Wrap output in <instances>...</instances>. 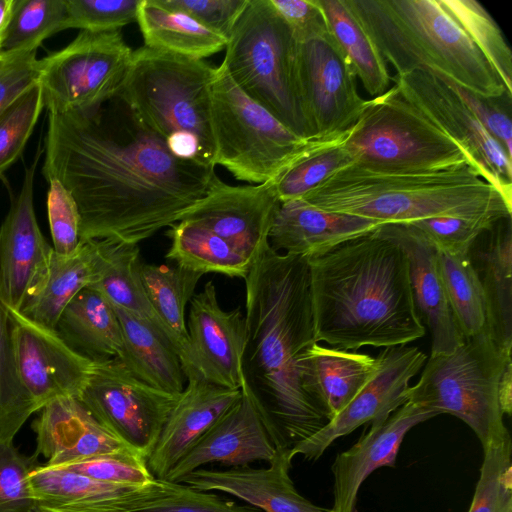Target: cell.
<instances>
[{"label":"cell","mask_w":512,"mask_h":512,"mask_svg":"<svg viewBox=\"0 0 512 512\" xmlns=\"http://www.w3.org/2000/svg\"><path fill=\"white\" fill-rule=\"evenodd\" d=\"M110 111L48 113L42 174L56 178L80 215V240L137 244L207 192L210 167L174 154L117 97Z\"/></svg>","instance_id":"1"},{"label":"cell","mask_w":512,"mask_h":512,"mask_svg":"<svg viewBox=\"0 0 512 512\" xmlns=\"http://www.w3.org/2000/svg\"><path fill=\"white\" fill-rule=\"evenodd\" d=\"M244 368L276 448L293 449L329 420L301 387L297 361L315 341L308 258L269 247L246 276Z\"/></svg>","instance_id":"2"},{"label":"cell","mask_w":512,"mask_h":512,"mask_svg":"<svg viewBox=\"0 0 512 512\" xmlns=\"http://www.w3.org/2000/svg\"><path fill=\"white\" fill-rule=\"evenodd\" d=\"M308 265L316 342L350 351L406 345L425 335L407 257L377 230L308 258Z\"/></svg>","instance_id":"3"},{"label":"cell","mask_w":512,"mask_h":512,"mask_svg":"<svg viewBox=\"0 0 512 512\" xmlns=\"http://www.w3.org/2000/svg\"><path fill=\"white\" fill-rule=\"evenodd\" d=\"M301 199L381 223L457 217L495 225L512 213V203L469 163L434 171H386L352 163Z\"/></svg>","instance_id":"4"},{"label":"cell","mask_w":512,"mask_h":512,"mask_svg":"<svg viewBox=\"0 0 512 512\" xmlns=\"http://www.w3.org/2000/svg\"><path fill=\"white\" fill-rule=\"evenodd\" d=\"M345 2L396 75L427 69L483 97H512L441 0Z\"/></svg>","instance_id":"5"},{"label":"cell","mask_w":512,"mask_h":512,"mask_svg":"<svg viewBox=\"0 0 512 512\" xmlns=\"http://www.w3.org/2000/svg\"><path fill=\"white\" fill-rule=\"evenodd\" d=\"M215 67L143 46L117 95L177 156L214 167L211 91Z\"/></svg>","instance_id":"6"},{"label":"cell","mask_w":512,"mask_h":512,"mask_svg":"<svg viewBox=\"0 0 512 512\" xmlns=\"http://www.w3.org/2000/svg\"><path fill=\"white\" fill-rule=\"evenodd\" d=\"M211 96L214 164L248 183L275 180L298 160L344 140L349 132L314 139L299 137L247 97L222 64L216 67Z\"/></svg>","instance_id":"7"},{"label":"cell","mask_w":512,"mask_h":512,"mask_svg":"<svg viewBox=\"0 0 512 512\" xmlns=\"http://www.w3.org/2000/svg\"><path fill=\"white\" fill-rule=\"evenodd\" d=\"M511 359L488 332L465 338L449 354L430 355L407 402L424 410L451 414L467 424L483 451L511 439L504 424L498 386Z\"/></svg>","instance_id":"8"},{"label":"cell","mask_w":512,"mask_h":512,"mask_svg":"<svg viewBox=\"0 0 512 512\" xmlns=\"http://www.w3.org/2000/svg\"><path fill=\"white\" fill-rule=\"evenodd\" d=\"M296 45L270 0H249L227 38L222 65L247 97L299 137L312 139L298 93Z\"/></svg>","instance_id":"9"},{"label":"cell","mask_w":512,"mask_h":512,"mask_svg":"<svg viewBox=\"0 0 512 512\" xmlns=\"http://www.w3.org/2000/svg\"><path fill=\"white\" fill-rule=\"evenodd\" d=\"M344 147L354 163L386 171H434L470 163L463 149L393 85L368 99Z\"/></svg>","instance_id":"10"},{"label":"cell","mask_w":512,"mask_h":512,"mask_svg":"<svg viewBox=\"0 0 512 512\" xmlns=\"http://www.w3.org/2000/svg\"><path fill=\"white\" fill-rule=\"evenodd\" d=\"M133 52L120 30H81L67 46L38 59L44 108L48 113H96L117 97Z\"/></svg>","instance_id":"11"},{"label":"cell","mask_w":512,"mask_h":512,"mask_svg":"<svg viewBox=\"0 0 512 512\" xmlns=\"http://www.w3.org/2000/svg\"><path fill=\"white\" fill-rule=\"evenodd\" d=\"M179 395L147 385L114 358L94 361L77 399L100 425L147 460Z\"/></svg>","instance_id":"12"},{"label":"cell","mask_w":512,"mask_h":512,"mask_svg":"<svg viewBox=\"0 0 512 512\" xmlns=\"http://www.w3.org/2000/svg\"><path fill=\"white\" fill-rule=\"evenodd\" d=\"M392 81L412 106L463 149L481 177L512 203V158L447 81L427 69L395 75Z\"/></svg>","instance_id":"13"},{"label":"cell","mask_w":512,"mask_h":512,"mask_svg":"<svg viewBox=\"0 0 512 512\" xmlns=\"http://www.w3.org/2000/svg\"><path fill=\"white\" fill-rule=\"evenodd\" d=\"M298 93L310 138L344 133L360 117L368 100L360 97L356 76L331 36L297 43Z\"/></svg>","instance_id":"14"},{"label":"cell","mask_w":512,"mask_h":512,"mask_svg":"<svg viewBox=\"0 0 512 512\" xmlns=\"http://www.w3.org/2000/svg\"><path fill=\"white\" fill-rule=\"evenodd\" d=\"M7 310L18 374L37 410L60 398H78L94 360L69 346L55 329Z\"/></svg>","instance_id":"15"},{"label":"cell","mask_w":512,"mask_h":512,"mask_svg":"<svg viewBox=\"0 0 512 512\" xmlns=\"http://www.w3.org/2000/svg\"><path fill=\"white\" fill-rule=\"evenodd\" d=\"M186 326L188 345L180 358L183 371L192 370L216 386L241 389L247 378L246 325L240 308L222 309L215 285L208 281L190 301Z\"/></svg>","instance_id":"16"},{"label":"cell","mask_w":512,"mask_h":512,"mask_svg":"<svg viewBox=\"0 0 512 512\" xmlns=\"http://www.w3.org/2000/svg\"><path fill=\"white\" fill-rule=\"evenodd\" d=\"M376 358L378 366L371 379L339 414L290 450L292 459L300 454L315 461L336 439L363 424L385 420L407 402L410 380L423 368L426 354L406 344L386 347Z\"/></svg>","instance_id":"17"},{"label":"cell","mask_w":512,"mask_h":512,"mask_svg":"<svg viewBox=\"0 0 512 512\" xmlns=\"http://www.w3.org/2000/svg\"><path fill=\"white\" fill-rule=\"evenodd\" d=\"M43 148L25 169L19 193L11 197L0 226V297L6 307L20 311L42 286L53 247L38 225L34 209V178Z\"/></svg>","instance_id":"18"},{"label":"cell","mask_w":512,"mask_h":512,"mask_svg":"<svg viewBox=\"0 0 512 512\" xmlns=\"http://www.w3.org/2000/svg\"><path fill=\"white\" fill-rule=\"evenodd\" d=\"M280 203L274 180L231 186L215 175L206 194L180 221L209 229L254 262L270 247L269 235Z\"/></svg>","instance_id":"19"},{"label":"cell","mask_w":512,"mask_h":512,"mask_svg":"<svg viewBox=\"0 0 512 512\" xmlns=\"http://www.w3.org/2000/svg\"><path fill=\"white\" fill-rule=\"evenodd\" d=\"M274 454L266 416L246 381L240 399L174 465L165 480L179 482L211 463L234 467L259 460L270 462Z\"/></svg>","instance_id":"20"},{"label":"cell","mask_w":512,"mask_h":512,"mask_svg":"<svg viewBox=\"0 0 512 512\" xmlns=\"http://www.w3.org/2000/svg\"><path fill=\"white\" fill-rule=\"evenodd\" d=\"M377 232L398 244L409 265V279L416 309L430 329L431 355L449 354L465 337L451 310L441 277L438 249L409 223H384Z\"/></svg>","instance_id":"21"},{"label":"cell","mask_w":512,"mask_h":512,"mask_svg":"<svg viewBox=\"0 0 512 512\" xmlns=\"http://www.w3.org/2000/svg\"><path fill=\"white\" fill-rule=\"evenodd\" d=\"M29 479L41 512H130L159 497L167 484H113L46 465H37Z\"/></svg>","instance_id":"22"},{"label":"cell","mask_w":512,"mask_h":512,"mask_svg":"<svg viewBox=\"0 0 512 512\" xmlns=\"http://www.w3.org/2000/svg\"><path fill=\"white\" fill-rule=\"evenodd\" d=\"M435 416L406 402L385 420L370 423L358 441L333 461L331 512H357L358 492L366 478L380 467H394L405 435L417 424Z\"/></svg>","instance_id":"23"},{"label":"cell","mask_w":512,"mask_h":512,"mask_svg":"<svg viewBox=\"0 0 512 512\" xmlns=\"http://www.w3.org/2000/svg\"><path fill=\"white\" fill-rule=\"evenodd\" d=\"M39 412L32 423L36 435L34 456H43L46 466L63 467L103 455L142 458L100 425L77 398L54 400Z\"/></svg>","instance_id":"24"},{"label":"cell","mask_w":512,"mask_h":512,"mask_svg":"<svg viewBox=\"0 0 512 512\" xmlns=\"http://www.w3.org/2000/svg\"><path fill=\"white\" fill-rule=\"evenodd\" d=\"M184 374L188 384L180 393L146 460L156 479L165 480L174 465L241 397V389L216 386L192 370Z\"/></svg>","instance_id":"25"},{"label":"cell","mask_w":512,"mask_h":512,"mask_svg":"<svg viewBox=\"0 0 512 512\" xmlns=\"http://www.w3.org/2000/svg\"><path fill=\"white\" fill-rule=\"evenodd\" d=\"M290 450L276 448L270 466H234L225 470L199 468L179 482L199 491H220L236 496L263 512H331L296 490L289 475Z\"/></svg>","instance_id":"26"},{"label":"cell","mask_w":512,"mask_h":512,"mask_svg":"<svg viewBox=\"0 0 512 512\" xmlns=\"http://www.w3.org/2000/svg\"><path fill=\"white\" fill-rule=\"evenodd\" d=\"M382 224L354 215L319 209L302 199L281 202L269 235L278 252L307 258L328 253L341 244L368 235Z\"/></svg>","instance_id":"27"},{"label":"cell","mask_w":512,"mask_h":512,"mask_svg":"<svg viewBox=\"0 0 512 512\" xmlns=\"http://www.w3.org/2000/svg\"><path fill=\"white\" fill-rule=\"evenodd\" d=\"M376 357L314 342L299 356L297 369L302 389L330 421L371 379Z\"/></svg>","instance_id":"28"},{"label":"cell","mask_w":512,"mask_h":512,"mask_svg":"<svg viewBox=\"0 0 512 512\" xmlns=\"http://www.w3.org/2000/svg\"><path fill=\"white\" fill-rule=\"evenodd\" d=\"M123 348L119 359L137 379L161 391L179 395L185 374L179 355L168 337L153 324L115 307Z\"/></svg>","instance_id":"29"},{"label":"cell","mask_w":512,"mask_h":512,"mask_svg":"<svg viewBox=\"0 0 512 512\" xmlns=\"http://www.w3.org/2000/svg\"><path fill=\"white\" fill-rule=\"evenodd\" d=\"M88 241L93 267L88 287L101 293L113 306L147 320L167 336L142 283L139 246L110 239Z\"/></svg>","instance_id":"30"},{"label":"cell","mask_w":512,"mask_h":512,"mask_svg":"<svg viewBox=\"0 0 512 512\" xmlns=\"http://www.w3.org/2000/svg\"><path fill=\"white\" fill-rule=\"evenodd\" d=\"M55 330L69 346L94 361L119 358L122 352L121 325L114 306L89 287L64 308Z\"/></svg>","instance_id":"31"},{"label":"cell","mask_w":512,"mask_h":512,"mask_svg":"<svg viewBox=\"0 0 512 512\" xmlns=\"http://www.w3.org/2000/svg\"><path fill=\"white\" fill-rule=\"evenodd\" d=\"M477 252L487 306L488 332L506 353L512 352V225L511 217L496 223Z\"/></svg>","instance_id":"32"},{"label":"cell","mask_w":512,"mask_h":512,"mask_svg":"<svg viewBox=\"0 0 512 512\" xmlns=\"http://www.w3.org/2000/svg\"><path fill=\"white\" fill-rule=\"evenodd\" d=\"M136 22L144 46L184 57L203 60L224 50L227 43L225 36L157 0L140 1Z\"/></svg>","instance_id":"33"},{"label":"cell","mask_w":512,"mask_h":512,"mask_svg":"<svg viewBox=\"0 0 512 512\" xmlns=\"http://www.w3.org/2000/svg\"><path fill=\"white\" fill-rule=\"evenodd\" d=\"M336 48L373 98L390 89L386 61L364 31L345 0H317Z\"/></svg>","instance_id":"34"},{"label":"cell","mask_w":512,"mask_h":512,"mask_svg":"<svg viewBox=\"0 0 512 512\" xmlns=\"http://www.w3.org/2000/svg\"><path fill=\"white\" fill-rule=\"evenodd\" d=\"M166 235L171 240L166 258L187 270L245 279L253 264L230 242L198 224L179 221Z\"/></svg>","instance_id":"35"},{"label":"cell","mask_w":512,"mask_h":512,"mask_svg":"<svg viewBox=\"0 0 512 512\" xmlns=\"http://www.w3.org/2000/svg\"><path fill=\"white\" fill-rule=\"evenodd\" d=\"M140 275L154 312L179 358L183 357L188 345L185 309L203 275L178 265L143 262L140 266Z\"/></svg>","instance_id":"36"},{"label":"cell","mask_w":512,"mask_h":512,"mask_svg":"<svg viewBox=\"0 0 512 512\" xmlns=\"http://www.w3.org/2000/svg\"><path fill=\"white\" fill-rule=\"evenodd\" d=\"M92 253L89 241H81L71 255L53 251L47 276L39 290L20 312L46 327L55 329L68 303L92 281Z\"/></svg>","instance_id":"37"},{"label":"cell","mask_w":512,"mask_h":512,"mask_svg":"<svg viewBox=\"0 0 512 512\" xmlns=\"http://www.w3.org/2000/svg\"><path fill=\"white\" fill-rule=\"evenodd\" d=\"M438 259L446 295L464 337L488 332L484 290L470 254L438 250Z\"/></svg>","instance_id":"38"},{"label":"cell","mask_w":512,"mask_h":512,"mask_svg":"<svg viewBox=\"0 0 512 512\" xmlns=\"http://www.w3.org/2000/svg\"><path fill=\"white\" fill-rule=\"evenodd\" d=\"M65 0H16L1 53L36 52L49 36L64 30Z\"/></svg>","instance_id":"39"},{"label":"cell","mask_w":512,"mask_h":512,"mask_svg":"<svg viewBox=\"0 0 512 512\" xmlns=\"http://www.w3.org/2000/svg\"><path fill=\"white\" fill-rule=\"evenodd\" d=\"M512 94V53L503 32L475 0H441Z\"/></svg>","instance_id":"40"},{"label":"cell","mask_w":512,"mask_h":512,"mask_svg":"<svg viewBox=\"0 0 512 512\" xmlns=\"http://www.w3.org/2000/svg\"><path fill=\"white\" fill-rule=\"evenodd\" d=\"M35 412L38 410L18 374L8 310L0 297V440L13 441Z\"/></svg>","instance_id":"41"},{"label":"cell","mask_w":512,"mask_h":512,"mask_svg":"<svg viewBox=\"0 0 512 512\" xmlns=\"http://www.w3.org/2000/svg\"><path fill=\"white\" fill-rule=\"evenodd\" d=\"M347 137L310 153L278 176L274 181L280 202L301 199L333 173L354 163L343 145Z\"/></svg>","instance_id":"42"},{"label":"cell","mask_w":512,"mask_h":512,"mask_svg":"<svg viewBox=\"0 0 512 512\" xmlns=\"http://www.w3.org/2000/svg\"><path fill=\"white\" fill-rule=\"evenodd\" d=\"M483 453L480 476L468 512H512L511 439Z\"/></svg>","instance_id":"43"},{"label":"cell","mask_w":512,"mask_h":512,"mask_svg":"<svg viewBox=\"0 0 512 512\" xmlns=\"http://www.w3.org/2000/svg\"><path fill=\"white\" fill-rule=\"evenodd\" d=\"M43 108L37 83L0 114V177L22 155Z\"/></svg>","instance_id":"44"},{"label":"cell","mask_w":512,"mask_h":512,"mask_svg":"<svg viewBox=\"0 0 512 512\" xmlns=\"http://www.w3.org/2000/svg\"><path fill=\"white\" fill-rule=\"evenodd\" d=\"M36 457H26L13 441L0 440V512H36L37 504L30 484Z\"/></svg>","instance_id":"45"},{"label":"cell","mask_w":512,"mask_h":512,"mask_svg":"<svg viewBox=\"0 0 512 512\" xmlns=\"http://www.w3.org/2000/svg\"><path fill=\"white\" fill-rule=\"evenodd\" d=\"M141 0H65L63 28L101 32L120 30L136 22Z\"/></svg>","instance_id":"46"},{"label":"cell","mask_w":512,"mask_h":512,"mask_svg":"<svg viewBox=\"0 0 512 512\" xmlns=\"http://www.w3.org/2000/svg\"><path fill=\"white\" fill-rule=\"evenodd\" d=\"M130 512H263L251 505H238L207 491L180 482L167 481L164 492Z\"/></svg>","instance_id":"47"},{"label":"cell","mask_w":512,"mask_h":512,"mask_svg":"<svg viewBox=\"0 0 512 512\" xmlns=\"http://www.w3.org/2000/svg\"><path fill=\"white\" fill-rule=\"evenodd\" d=\"M47 215L55 253L73 254L80 245V215L77 205L66 188L56 178H49Z\"/></svg>","instance_id":"48"},{"label":"cell","mask_w":512,"mask_h":512,"mask_svg":"<svg viewBox=\"0 0 512 512\" xmlns=\"http://www.w3.org/2000/svg\"><path fill=\"white\" fill-rule=\"evenodd\" d=\"M419 229L439 251L470 254L476 240L494 225L457 217H434L409 223Z\"/></svg>","instance_id":"49"},{"label":"cell","mask_w":512,"mask_h":512,"mask_svg":"<svg viewBox=\"0 0 512 512\" xmlns=\"http://www.w3.org/2000/svg\"><path fill=\"white\" fill-rule=\"evenodd\" d=\"M102 482L142 486L156 478L146 460L134 456L103 455L77 461L63 467Z\"/></svg>","instance_id":"50"},{"label":"cell","mask_w":512,"mask_h":512,"mask_svg":"<svg viewBox=\"0 0 512 512\" xmlns=\"http://www.w3.org/2000/svg\"><path fill=\"white\" fill-rule=\"evenodd\" d=\"M447 83L470 109L486 131L512 158V97L503 96L500 98H487L449 81H447Z\"/></svg>","instance_id":"51"},{"label":"cell","mask_w":512,"mask_h":512,"mask_svg":"<svg viewBox=\"0 0 512 512\" xmlns=\"http://www.w3.org/2000/svg\"><path fill=\"white\" fill-rule=\"evenodd\" d=\"M228 38L249 0H157Z\"/></svg>","instance_id":"52"},{"label":"cell","mask_w":512,"mask_h":512,"mask_svg":"<svg viewBox=\"0 0 512 512\" xmlns=\"http://www.w3.org/2000/svg\"><path fill=\"white\" fill-rule=\"evenodd\" d=\"M297 43L330 37L317 0H270Z\"/></svg>","instance_id":"53"},{"label":"cell","mask_w":512,"mask_h":512,"mask_svg":"<svg viewBox=\"0 0 512 512\" xmlns=\"http://www.w3.org/2000/svg\"><path fill=\"white\" fill-rule=\"evenodd\" d=\"M37 83L38 59L36 52L2 54L0 58V114L15 99Z\"/></svg>","instance_id":"54"},{"label":"cell","mask_w":512,"mask_h":512,"mask_svg":"<svg viewBox=\"0 0 512 512\" xmlns=\"http://www.w3.org/2000/svg\"><path fill=\"white\" fill-rule=\"evenodd\" d=\"M499 403L503 414L510 416L512 410V360L508 361L500 377Z\"/></svg>","instance_id":"55"},{"label":"cell","mask_w":512,"mask_h":512,"mask_svg":"<svg viewBox=\"0 0 512 512\" xmlns=\"http://www.w3.org/2000/svg\"><path fill=\"white\" fill-rule=\"evenodd\" d=\"M16 0H0V53Z\"/></svg>","instance_id":"56"},{"label":"cell","mask_w":512,"mask_h":512,"mask_svg":"<svg viewBox=\"0 0 512 512\" xmlns=\"http://www.w3.org/2000/svg\"><path fill=\"white\" fill-rule=\"evenodd\" d=\"M37 512H41V511L37 509Z\"/></svg>","instance_id":"57"},{"label":"cell","mask_w":512,"mask_h":512,"mask_svg":"<svg viewBox=\"0 0 512 512\" xmlns=\"http://www.w3.org/2000/svg\"><path fill=\"white\" fill-rule=\"evenodd\" d=\"M1 55H2V54L0 53V58H1Z\"/></svg>","instance_id":"58"},{"label":"cell","mask_w":512,"mask_h":512,"mask_svg":"<svg viewBox=\"0 0 512 512\" xmlns=\"http://www.w3.org/2000/svg\"><path fill=\"white\" fill-rule=\"evenodd\" d=\"M38 509V508H37ZM37 512V511H36Z\"/></svg>","instance_id":"59"}]
</instances>
